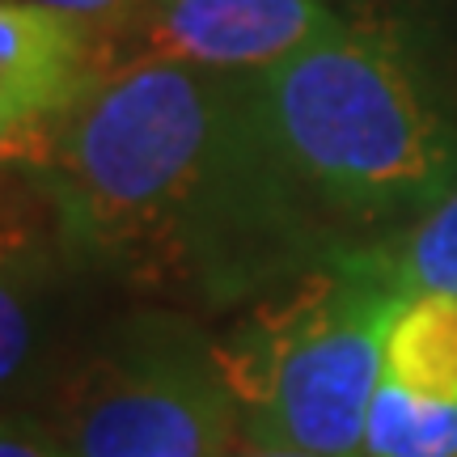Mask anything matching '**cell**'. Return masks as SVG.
I'll return each mask as SVG.
<instances>
[{
    "label": "cell",
    "mask_w": 457,
    "mask_h": 457,
    "mask_svg": "<svg viewBox=\"0 0 457 457\" xmlns=\"http://www.w3.org/2000/svg\"><path fill=\"white\" fill-rule=\"evenodd\" d=\"M225 457H322V453H305V449H279V445H262V441H250L237 432V441L228 445Z\"/></svg>",
    "instance_id": "13"
},
{
    "label": "cell",
    "mask_w": 457,
    "mask_h": 457,
    "mask_svg": "<svg viewBox=\"0 0 457 457\" xmlns=\"http://www.w3.org/2000/svg\"><path fill=\"white\" fill-rule=\"evenodd\" d=\"M237 432L216 339L174 313L131 318L64 411V441L81 457H225Z\"/></svg>",
    "instance_id": "4"
},
{
    "label": "cell",
    "mask_w": 457,
    "mask_h": 457,
    "mask_svg": "<svg viewBox=\"0 0 457 457\" xmlns=\"http://www.w3.org/2000/svg\"><path fill=\"white\" fill-rule=\"evenodd\" d=\"M98 81V34L85 17L38 0L0 4V136L9 162L43 165Z\"/></svg>",
    "instance_id": "6"
},
{
    "label": "cell",
    "mask_w": 457,
    "mask_h": 457,
    "mask_svg": "<svg viewBox=\"0 0 457 457\" xmlns=\"http://www.w3.org/2000/svg\"><path fill=\"white\" fill-rule=\"evenodd\" d=\"M364 457H457V403L415 394L381 373L364 424Z\"/></svg>",
    "instance_id": "9"
},
{
    "label": "cell",
    "mask_w": 457,
    "mask_h": 457,
    "mask_svg": "<svg viewBox=\"0 0 457 457\" xmlns=\"http://www.w3.org/2000/svg\"><path fill=\"white\" fill-rule=\"evenodd\" d=\"M267 131L347 242L457 191V119L390 34L339 26L259 72Z\"/></svg>",
    "instance_id": "2"
},
{
    "label": "cell",
    "mask_w": 457,
    "mask_h": 457,
    "mask_svg": "<svg viewBox=\"0 0 457 457\" xmlns=\"http://www.w3.org/2000/svg\"><path fill=\"white\" fill-rule=\"evenodd\" d=\"M386 377L457 403V293H428L398 305L386 335Z\"/></svg>",
    "instance_id": "8"
},
{
    "label": "cell",
    "mask_w": 457,
    "mask_h": 457,
    "mask_svg": "<svg viewBox=\"0 0 457 457\" xmlns=\"http://www.w3.org/2000/svg\"><path fill=\"white\" fill-rule=\"evenodd\" d=\"M330 262L373 279L398 301L457 293V191L407 225L339 245Z\"/></svg>",
    "instance_id": "7"
},
{
    "label": "cell",
    "mask_w": 457,
    "mask_h": 457,
    "mask_svg": "<svg viewBox=\"0 0 457 457\" xmlns=\"http://www.w3.org/2000/svg\"><path fill=\"white\" fill-rule=\"evenodd\" d=\"M38 170L68 254L208 310L259 301L347 245L279 157L259 72H106Z\"/></svg>",
    "instance_id": "1"
},
{
    "label": "cell",
    "mask_w": 457,
    "mask_h": 457,
    "mask_svg": "<svg viewBox=\"0 0 457 457\" xmlns=\"http://www.w3.org/2000/svg\"><path fill=\"white\" fill-rule=\"evenodd\" d=\"M38 4H51V9H64L72 17H85V21H106V17L123 13L131 0H38Z\"/></svg>",
    "instance_id": "12"
},
{
    "label": "cell",
    "mask_w": 457,
    "mask_h": 457,
    "mask_svg": "<svg viewBox=\"0 0 457 457\" xmlns=\"http://www.w3.org/2000/svg\"><path fill=\"white\" fill-rule=\"evenodd\" d=\"M398 305V296L330 259L259 296L216 339L242 436L322 457H364V424Z\"/></svg>",
    "instance_id": "3"
},
{
    "label": "cell",
    "mask_w": 457,
    "mask_h": 457,
    "mask_svg": "<svg viewBox=\"0 0 457 457\" xmlns=\"http://www.w3.org/2000/svg\"><path fill=\"white\" fill-rule=\"evenodd\" d=\"M0 322H4V343H0V377L4 386H13L17 377L26 373V360H30V335H34V318H30V293H26V279L13 276V267L4 262V296H0Z\"/></svg>",
    "instance_id": "10"
},
{
    "label": "cell",
    "mask_w": 457,
    "mask_h": 457,
    "mask_svg": "<svg viewBox=\"0 0 457 457\" xmlns=\"http://www.w3.org/2000/svg\"><path fill=\"white\" fill-rule=\"evenodd\" d=\"M347 26L327 0H131L98 34L102 77L131 64L262 72Z\"/></svg>",
    "instance_id": "5"
},
{
    "label": "cell",
    "mask_w": 457,
    "mask_h": 457,
    "mask_svg": "<svg viewBox=\"0 0 457 457\" xmlns=\"http://www.w3.org/2000/svg\"><path fill=\"white\" fill-rule=\"evenodd\" d=\"M0 457H81L64 436H51L30 420H17L9 415L4 420V432H0Z\"/></svg>",
    "instance_id": "11"
}]
</instances>
